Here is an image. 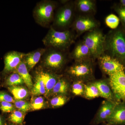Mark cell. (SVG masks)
Wrapping results in <instances>:
<instances>
[{"instance_id": "obj_1", "label": "cell", "mask_w": 125, "mask_h": 125, "mask_svg": "<svg viewBox=\"0 0 125 125\" xmlns=\"http://www.w3.org/2000/svg\"><path fill=\"white\" fill-rule=\"evenodd\" d=\"M105 53L125 63V31L117 29L105 35Z\"/></svg>"}, {"instance_id": "obj_2", "label": "cell", "mask_w": 125, "mask_h": 125, "mask_svg": "<svg viewBox=\"0 0 125 125\" xmlns=\"http://www.w3.org/2000/svg\"><path fill=\"white\" fill-rule=\"evenodd\" d=\"M75 39V36L71 31L68 30L58 31L51 27L42 41L49 48L64 52L70 46Z\"/></svg>"}, {"instance_id": "obj_3", "label": "cell", "mask_w": 125, "mask_h": 125, "mask_svg": "<svg viewBox=\"0 0 125 125\" xmlns=\"http://www.w3.org/2000/svg\"><path fill=\"white\" fill-rule=\"evenodd\" d=\"M56 5L55 1L51 0H43L38 2L33 12L36 23L42 27H48L54 20Z\"/></svg>"}, {"instance_id": "obj_4", "label": "cell", "mask_w": 125, "mask_h": 125, "mask_svg": "<svg viewBox=\"0 0 125 125\" xmlns=\"http://www.w3.org/2000/svg\"><path fill=\"white\" fill-rule=\"evenodd\" d=\"M93 59L75 62L67 70V73L74 80H80L85 83L94 80Z\"/></svg>"}, {"instance_id": "obj_5", "label": "cell", "mask_w": 125, "mask_h": 125, "mask_svg": "<svg viewBox=\"0 0 125 125\" xmlns=\"http://www.w3.org/2000/svg\"><path fill=\"white\" fill-rule=\"evenodd\" d=\"M105 35L98 29L88 32L84 37V42L94 60L105 54Z\"/></svg>"}, {"instance_id": "obj_6", "label": "cell", "mask_w": 125, "mask_h": 125, "mask_svg": "<svg viewBox=\"0 0 125 125\" xmlns=\"http://www.w3.org/2000/svg\"><path fill=\"white\" fill-rule=\"evenodd\" d=\"M42 57L43 66L51 71L60 70L66 62V56L63 51L54 48L46 49Z\"/></svg>"}, {"instance_id": "obj_7", "label": "cell", "mask_w": 125, "mask_h": 125, "mask_svg": "<svg viewBox=\"0 0 125 125\" xmlns=\"http://www.w3.org/2000/svg\"><path fill=\"white\" fill-rule=\"evenodd\" d=\"M75 4L66 3L58 9L53 20V26L59 29H65L71 24L73 19Z\"/></svg>"}, {"instance_id": "obj_8", "label": "cell", "mask_w": 125, "mask_h": 125, "mask_svg": "<svg viewBox=\"0 0 125 125\" xmlns=\"http://www.w3.org/2000/svg\"><path fill=\"white\" fill-rule=\"evenodd\" d=\"M109 84L116 99L125 101V73L119 71L109 75Z\"/></svg>"}, {"instance_id": "obj_9", "label": "cell", "mask_w": 125, "mask_h": 125, "mask_svg": "<svg viewBox=\"0 0 125 125\" xmlns=\"http://www.w3.org/2000/svg\"><path fill=\"white\" fill-rule=\"evenodd\" d=\"M97 59L101 70L108 76L116 72L125 71V67L123 64L109 55L103 54Z\"/></svg>"}, {"instance_id": "obj_10", "label": "cell", "mask_w": 125, "mask_h": 125, "mask_svg": "<svg viewBox=\"0 0 125 125\" xmlns=\"http://www.w3.org/2000/svg\"><path fill=\"white\" fill-rule=\"evenodd\" d=\"M99 25L98 22L92 16L85 15L78 16L73 23V28L78 36L97 29Z\"/></svg>"}, {"instance_id": "obj_11", "label": "cell", "mask_w": 125, "mask_h": 125, "mask_svg": "<svg viewBox=\"0 0 125 125\" xmlns=\"http://www.w3.org/2000/svg\"><path fill=\"white\" fill-rule=\"evenodd\" d=\"M116 104V102L107 100L103 101L91 121V125H98L101 123L106 122Z\"/></svg>"}, {"instance_id": "obj_12", "label": "cell", "mask_w": 125, "mask_h": 125, "mask_svg": "<svg viewBox=\"0 0 125 125\" xmlns=\"http://www.w3.org/2000/svg\"><path fill=\"white\" fill-rule=\"evenodd\" d=\"M25 54L16 51H11L5 54L3 74L7 75L14 72L22 61Z\"/></svg>"}, {"instance_id": "obj_13", "label": "cell", "mask_w": 125, "mask_h": 125, "mask_svg": "<svg viewBox=\"0 0 125 125\" xmlns=\"http://www.w3.org/2000/svg\"><path fill=\"white\" fill-rule=\"evenodd\" d=\"M36 75L40 77L44 83L46 90L45 95L46 97L51 94L54 86L62 76L50 71H47L43 69L38 71Z\"/></svg>"}, {"instance_id": "obj_14", "label": "cell", "mask_w": 125, "mask_h": 125, "mask_svg": "<svg viewBox=\"0 0 125 125\" xmlns=\"http://www.w3.org/2000/svg\"><path fill=\"white\" fill-rule=\"evenodd\" d=\"M92 82L98 89L100 97L105 98V100L116 102V100L109 84L108 79L94 80Z\"/></svg>"}, {"instance_id": "obj_15", "label": "cell", "mask_w": 125, "mask_h": 125, "mask_svg": "<svg viewBox=\"0 0 125 125\" xmlns=\"http://www.w3.org/2000/svg\"><path fill=\"white\" fill-rule=\"evenodd\" d=\"M107 123L111 125L125 124V103H117Z\"/></svg>"}, {"instance_id": "obj_16", "label": "cell", "mask_w": 125, "mask_h": 125, "mask_svg": "<svg viewBox=\"0 0 125 125\" xmlns=\"http://www.w3.org/2000/svg\"><path fill=\"white\" fill-rule=\"evenodd\" d=\"M71 57L75 62L93 59L92 54L83 41L76 44L70 54Z\"/></svg>"}, {"instance_id": "obj_17", "label": "cell", "mask_w": 125, "mask_h": 125, "mask_svg": "<svg viewBox=\"0 0 125 125\" xmlns=\"http://www.w3.org/2000/svg\"><path fill=\"white\" fill-rule=\"evenodd\" d=\"M46 51V49L45 48H38L27 54H25L23 60L28 70L33 69L40 60Z\"/></svg>"}, {"instance_id": "obj_18", "label": "cell", "mask_w": 125, "mask_h": 125, "mask_svg": "<svg viewBox=\"0 0 125 125\" xmlns=\"http://www.w3.org/2000/svg\"><path fill=\"white\" fill-rule=\"evenodd\" d=\"M79 11L85 15H92L96 11L95 1L92 0H78L75 3Z\"/></svg>"}, {"instance_id": "obj_19", "label": "cell", "mask_w": 125, "mask_h": 125, "mask_svg": "<svg viewBox=\"0 0 125 125\" xmlns=\"http://www.w3.org/2000/svg\"><path fill=\"white\" fill-rule=\"evenodd\" d=\"M70 88L69 82L62 76L54 86L51 94L53 96L59 95L67 96Z\"/></svg>"}, {"instance_id": "obj_20", "label": "cell", "mask_w": 125, "mask_h": 125, "mask_svg": "<svg viewBox=\"0 0 125 125\" xmlns=\"http://www.w3.org/2000/svg\"><path fill=\"white\" fill-rule=\"evenodd\" d=\"M14 72H16L20 75L23 80L24 83L29 88L31 89L32 88L33 84L32 77L29 73L27 66L23 59Z\"/></svg>"}, {"instance_id": "obj_21", "label": "cell", "mask_w": 125, "mask_h": 125, "mask_svg": "<svg viewBox=\"0 0 125 125\" xmlns=\"http://www.w3.org/2000/svg\"><path fill=\"white\" fill-rule=\"evenodd\" d=\"M7 88L9 92L13 96L15 100H23L28 96L29 93L28 90L23 86L18 85L8 87Z\"/></svg>"}, {"instance_id": "obj_22", "label": "cell", "mask_w": 125, "mask_h": 125, "mask_svg": "<svg viewBox=\"0 0 125 125\" xmlns=\"http://www.w3.org/2000/svg\"><path fill=\"white\" fill-rule=\"evenodd\" d=\"M99 97L100 96L98 90L92 81L85 83V91L83 97L91 100Z\"/></svg>"}, {"instance_id": "obj_23", "label": "cell", "mask_w": 125, "mask_h": 125, "mask_svg": "<svg viewBox=\"0 0 125 125\" xmlns=\"http://www.w3.org/2000/svg\"><path fill=\"white\" fill-rule=\"evenodd\" d=\"M4 83L5 85L8 87L22 85L24 82L18 73L13 72L7 75Z\"/></svg>"}, {"instance_id": "obj_24", "label": "cell", "mask_w": 125, "mask_h": 125, "mask_svg": "<svg viewBox=\"0 0 125 125\" xmlns=\"http://www.w3.org/2000/svg\"><path fill=\"white\" fill-rule=\"evenodd\" d=\"M46 93L45 85L42 80L36 75L35 82L31 89V94L34 96H39L45 94Z\"/></svg>"}, {"instance_id": "obj_25", "label": "cell", "mask_w": 125, "mask_h": 125, "mask_svg": "<svg viewBox=\"0 0 125 125\" xmlns=\"http://www.w3.org/2000/svg\"><path fill=\"white\" fill-rule=\"evenodd\" d=\"M85 83L80 80H74L71 86V91L75 96L83 97L85 89Z\"/></svg>"}, {"instance_id": "obj_26", "label": "cell", "mask_w": 125, "mask_h": 125, "mask_svg": "<svg viewBox=\"0 0 125 125\" xmlns=\"http://www.w3.org/2000/svg\"><path fill=\"white\" fill-rule=\"evenodd\" d=\"M24 115L22 112L19 110H14L10 114L8 120L11 123L18 125H23Z\"/></svg>"}, {"instance_id": "obj_27", "label": "cell", "mask_w": 125, "mask_h": 125, "mask_svg": "<svg viewBox=\"0 0 125 125\" xmlns=\"http://www.w3.org/2000/svg\"><path fill=\"white\" fill-rule=\"evenodd\" d=\"M69 99V98L65 95L54 96L50 101V104L52 107H61L64 105Z\"/></svg>"}, {"instance_id": "obj_28", "label": "cell", "mask_w": 125, "mask_h": 125, "mask_svg": "<svg viewBox=\"0 0 125 125\" xmlns=\"http://www.w3.org/2000/svg\"><path fill=\"white\" fill-rule=\"evenodd\" d=\"M105 22L107 27L112 29L115 30L118 27L120 20L118 16L114 14H111L106 17Z\"/></svg>"}, {"instance_id": "obj_29", "label": "cell", "mask_w": 125, "mask_h": 125, "mask_svg": "<svg viewBox=\"0 0 125 125\" xmlns=\"http://www.w3.org/2000/svg\"><path fill=\"white\" fill-rule=\"evenodd\" d=\"M30 103L31 109L33 110H39L44 106V98L42 96H35L31 98Z\"/></svg>"}, {"instance_id": "obj_30", "label": "cell", "mask_w": 125, "mask_h": 125, "mask_svg": "<svg viewBox=\"0 0 125 125\" xmlns=\"http://www.w3.org/2000/svg\"><path fill=\"white\" fill-rule=\"evenodd\" d=\"M13 104L16 108L22 112H26L31 109L30 103L23 100H15Z\"/></svg>"}, {"instance_id": "obj_31", "label": "cell", "mask_w": 125, "mask_h": 125, "mask_svg": "<svg viewBox=\"0 0 125 125\" xmlns=\"http://www.w3.org/2000/svg\"><path fill=\"white\" fill-rule=\"evenodd\" d=\"M16 108L13 103L8 102L0 103V110L5 113H11L15 110Z\"/></svg>"}, {"instance_id": "obj_32", "label": "cell", "mask_w": 125, "mask_h": 125, "mask_svg": "<svg viewBox=\"0 0 125 125\" xmlns=\"http://www.w3.org/2000/svg\"><path fill=\"white\" fill-rule=\"evenodd\" d=\"M115 10L125 30V7L118 6L115 7Z\"/></svg>"}, {"instance_id": "obj_33", "label": "cell", "mask_w": 125, "mask_h": 125, "mask_svg": "<svg viewBox=\"0 0 125 125\" xmlns=\"http://www.w3.org/2000/svg\"><path fill=\"white\" fill-rule=\"evenodd\" d=\"M15 100L14 98L6 92L0 91V103L8 102L14 103Z\"/></svg>"}, {"instance_id": "obj_34", "label": "cell", "mask_w": 125, "mask_h": 125, "mask_svg": "<svg viewBox=\"0 0 125 125\" xmlns=\"http://www.w3.org/2000/svg\"><path fill=\"white\" fill-rule=\"evenodd\" d=\"M0 125H6L4 119L0 115Z\"/></svg>"}, {"instance_id": "obj_35", "label": "cell", "mask_w": 125, "mask_h": 125, "mask_svg": "<svg viewBox=\"0 0 125 125\" xmlns=\"http://www.w3.org/2000/svg\"><path fill=\"white\" fill-rule=\"evenodd\" d=\"M120 6L125 7V0H121L120 1Z\"/></svg>"}, {"instance_id": "obj_36", "label": "cell", "mask_w": 125, "mask_h": 125, "mask_svg": "<svg viewBox=\"0 0 125 125\" xmlns=\"http://www.w3.org/2000/svg\"><path fill=\"white\" fill-rule=\"evenodd\" d=\"M102 125H109V124H108V123H106V122H105V123H103V124Z\"/></svg>"}, {"instance_id": "obj_37", "label": "cell", "mask_w": 125, "mask_h": 125, "mask_svg": "<svg viewBox=\"0 0 125 125\" xmlns=\"http://www.w3.org/2000/svg\"><path fill=\"white\" fill-rule=\"evenodd\" d=\"M15 125V124H13V123H12V124H10V125Z\"/></svg>"}, {"instance_id": "obj_38", "label": "cell", "mask_w": 125, "mask_h": 125, "mask_svg": "<svg viewBox=\"0 0 125 125\" xmlns=\"http://www.w3.org/2000/svg\"><path fill=\"white\" fill-rule=\"evenodd\" d=\"M0 81H1V77H0Z\"/></svg>"}, {"instance_id": "obj_39", "label": "cell", "mask_w": 125, "mask_h": 125, "mask_svg": "<svg viewBox=\"0 0 125 125\" xmlns=\"http://www.w3.org/2000/svg\"><path fill=\"white\" fill-rule=\"evenodd\" d=\"M124 31H125V30H124Z\"/></svg>"}]
</instances>
